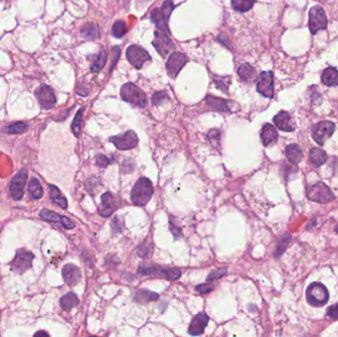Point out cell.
<instances>
[{"label":"cell","mask_w":338,"mask_h":337,"mask_svg":"<svg viewBox=\"0 0 338 337\" xmlns=\"http://www.w3.org/2000/svg\"><path fill=\"white\" fill-rule=\"evenodd\" d=\"M154 194V186L149 178L141 177L135 184L132 193L131 200L135 206H146L152 199Z\"/></svg>","instance_id":"cell-1"},{"label":"cell","mask_w":338,"mask_h":337,"mask_svg":"<svg viewBox=\"0 0 338 337\" xmlns=\"http://www.w3.org/2000/svg\"><path fill=\"white\" fill-rule=\"evenodd\" d=\"M121 98L138 108L146 107L148 99L147 95L140 88L135 86L134 83L128 82L121 88Z\"/></svg>","instance_id":"cell-2"},{"label":"cell","mask_w":338,"mask_h":337,"mask_svg":"<svg viewBox=\"0 0 338 337\" xmlns=\"http://www.w3.org/2000/svg\"><path fill=\"white\" fill-rule=\"evenodd\" d=\"M329 299L326 287L321 283H313L307 289V301L314 307L324 306Z\"/></svg>","instance_id":"cell-3"},{"label":"cell","mask_w":338,"mask_h":337,"mask_svg":"<svg viewBox=\"0 0 338 337\" xmlns=\"http://www.w3.org/2000/svg\"><path fill=\"white\" fill-rule=\"evenodd\" d=\"M138 272L142 275H151L170 281L178 280L181 277V272L177 268L165 267V266H141L138 268Z\"/></svg>","instance_id":"cell-4"},{"label":"cell","mask_w":338,"mask_h":337,"mask_svg":"<svg viewBox=\"0 0 338 337\" xmlns=\"http://www.w3.org/2000/svg\"><path fill=\"white\" fill-rule=\"evenodd\" d=\"M173 2L172 0H166L163 3L161 8L154 9L151 13V20L157 25V29L163 30L166 32H170L168 29V19L170 17V14L173 10Z\"/></svg>","instance_id":"cell-5"},{"label":"cell","mask_w":338,"mask_h":337,"mask_svg":"<svg viewBox=\"0 0 338 337\" xmlns=\"http://www.w3.org/2000/svg\"><path fill=\"white\" fill-rule=\"evenodd\" d=\"M307 197L317 203H327L334 199L331 190L322 182H316L308 187Z\"/></svg>","instance_id":"cell-6"},{"label":"cell","mask_w":338,"mask_h":337,"mask_svg":"<svg viewBox=\"0 0 338 337\" xmlns=\"http://www.w3.org/2000/svg\"><path fill=\"white\" fill-rule=\"evenodd\" d=\"M126 56L128 61L137 69L141 68V67L148 61L152 60L150 54L137 45H130L127 49Z\"/></svg>","instance_id":"cell-7"},{"label":"cell","mask_w":338,"mask_h":337,"mask_svg":"<svg viewBox=\"0 0 338 337\" xmlns=\"http://www.w3.org/2000/svg\"><path fill=\"white\" fill-rule=\"evenodd\" d=\"M309 27L313 35H315L318 31L326 29L327 18L324 10L320 6H314L309 13Z\"/></svg>","instance_id":"cell-8"},{"label":"cell","mask_w":338,"mask_h":337,"mask_svg":"<svg viewBox=\"0 0 338 337\" xmlns=\"http://www.w3.org/2000/svg\"><path fill=\"white\" fill-rule=\"evenodd\" d=\"M110 140L111 142L115 144V147L118 150H121V151H128V150L135 149L138 143L137 135H135L134 131H127L123 135L112 136L110 137Z\"/></svg>","instance_id":"cell-9"},{"label":"cell","mask_w":338,"mask_h":337,"mask_svg":"<svg viewBox=\"0 0 338 337\" xmlns=\"http://www.w3.org/2000/svg\"><path fill=\"white\" fill-rule=\"evenodd\" d=\"M170 32H166L163 30L157 29L155 34V41L153 45L157 49V51L161 55V57H166L169 51L174 47V44L169 37Z\"/></svg>","instance_id":"cell-10"},{"label":"cell","mask_w":338,"mask_h":337,"mask_svg":"<svg viewBox=\"0 0 338 337\" xmlns=\"http://www.w3.org/2000/svg\"><path fill=\"white\" fill-rule=\"evenodd\" d=\"M35 95L40 106L43 109H52L56 104V96L53 89L45 84H42L37 88Z\"/></svg>","instance_id":"cell-11"},{"label":"cell","mask_w":338,"mask_h":337,"mask_svg":"<svg viewBox=\"0 0 338 337\" xmlns=\"http://www.w3.org/2000/svg\"><path fill=\"white\" fill-rule=\"evenodd\" d=\"M334 131V123L330 121H322L313 128V137L319 146H322L326 141V139H328L333 135Z\"/></svg>","instance_id":"cell-12"},{"label":"cell","mask_w":338,"mask_h":337,"mask_svg":"<svg viewBox=\"0 0 338 337\" xmlns=\"http://www.w3.org/2000/svg\"><path fill=\"white\" fill-rule=\"evenodd\" d=\"M27 171L25 169H21L11 180L9 191L12 198L16 201H19L22 199L24 194V186L27 181Z\"/></svg>","instance_id":"cell-13"},{"label":"cell","mask_w":338,"mask_h":337,"mask_svg":"<svg viewBox=\"0 0 338 337\" xmlns=\"http://www.w3.org/2000/svg\"><path fill=\"white\" fill-rule=\"evenodd\" d=\"M34 255L33 253L26 251L24 249H20L17 251L14 260L11 263L12 271L16 273H24L32 266Z\"/></svg>","instance_id":"cell-14"},{"label":"cell","mask_w":338,"mask_h":337,"mask_svg":"<svg viewBox=\"0 0 338 337\" xmlns=\"http://www.w3.org/2000/svg\"><path fill=\"white\" fill-rule=\"evenodd\" d=\"M274 77L271 71H263L257 79V91L264 97L273 98L274 96Z\"/></svg>","instance_id":"cell-15"},{"label":"cell","mask_w":338,"mask_h":337,"mask_svg":"<svg viewBox=\"0 0 338 337\" xmlns=\"http://www.w3.org/2000/svg\"><path fill=\"white\" fill-rule=\"evenodd\" d=\"M187 63V58L180 52H173L166 63V70L171 78H175Z\"/></svg>","instance_id":"cell-16"},{"label":"cell","mask_w":338,"mask_h":337,"mask_svg":"<svg viewBox=\"0 0 338 337\" xmlns=\"http://www.w3.org/2000/svg\"><path fill=\"white\" fill-rule=\"evenodd\" d=\"M40 217L46 222L60 225L61 226L65 227L67 229H71L74 227V224L68 218L62 216V215H59V214L54 213V212L49 211V210H43L40 213Z\"/></svg>","instance_id":"cell-17"},{"label":"cell","mask_w":338,"mask_h":337,"mask_svg":"<svg viewBox=\"0 0 338 337\" xmlns=\"http://www.w3.org/2000/svg\"><path fill=\"white\" fill-rule=\"evenodd\" d=\"M209 320H210L209 316L204 313L195 315L190 323L188 333L193 336H198V335L203 334L206 326L208 325Z\"/></svg>","instance_id":"cell-18"},{"label":"cell","mask_w":338,"mask_h":337,"mask_svg":"<svg viewBox=\"0 0 338 337\" xmlns=\"http://www.w3.org/2000/svg\"><path fill=\"white\" fill-rule=\"evenodd\" d=\"M274 124L279 130L284 132H293L296 129L293 118L285 111H281L274 117Z\"/></svg>","instance_id":"cell-19"},{"label":"cell","mask_w":338,"mask_h":337,"mask_svg":"<svg viewBox=\"0 0 338 337\" xmlns=\"http://www.w3.org/2000/svg\"><path fill=\"white\" fill-rule=\"evenodd\" d=\"M205 101L210 108H212L214 110H218V111H223V112L232 111L233 107L235 106V103H233L230 100L218 98V97H215V96H212V95H208Z\"/></svg>","instance_id":"cell-20"},{"label":"cell","mask_w":338,"mask_h":337,"mask_svg":"<svg viewBox=\"0 0 338 337\" xmlns=\"http://www.w3.org/2000/svg\"><path fill=\"white\" fill-rule=\"evenodd\" d=\"M63 276L68 286L76 285L81 279V273L78 267L73 264H68L63 269Z\"/></svg>","instance_id":"cell-21"},{"label":"cell","mask_w":338,"mask_h":337,"mask_svg":"<svg viewBox=\"0 0 338 337\" xmlns=\"http://www.w3.org/2000/svg\"><path fill=\"white\" fill-rule=\"evenodd\" d=\"M101 201L102 204L99 208V214L102 217L108 218L114 213L116 209V202L114 196L111 193H104L101 197Z\"/></svg>","instance_id":"cell-22"},{"label":"cell","mask_w":338,"mask_h":337,"mask_svg":"<svg viewBox=\"0 0 338 337\" xmlns=\"http://www.w3.org/2000/svg\"><path fill=\"white\" fill-rule=\"evenodd\" d=\"M260 136H261L262 143L264 144L265 147H268V146H271V144H273L274 142L277 141L278 133H277L276 129L271 124H265L262 127Z\"/></svg>","instance_id":"cell-23"},{"label":"cell","mask_w":338,"mask_h":337,"mask_svg":"<svg viewBox=\"0 0 338 337\" xmlns=\"http://www.w3.org/2000/svg\"><path fill=\"white\" fill-rule=\"evenodd\" d=\"M321 81L325 86L335 87L338 85V70L329 67L325 68L321 74Z\"/></svg>","instance_id":"cell-24"},{"label":"cell","mask_w":338,"mask_h":337,"mask_svg":"<svg viewBox=\"0 0 338 337\" xmlns=\"http://www.w3.org/2000/svg\"><path fill=\"white\" fill-rule=\"evenodd\" d=\"M237 73L239 78L245 82H253L256 78L255 68L248 64L241 65L237 69Z\"/></svg>","instance_id":"cell-25"},{"label":"cell","mask_w":338,"mask_h":337,"mask_svg":"<svg viewBox=\"0 0 338 337\" xmlns=\"http://www.w3.org/2000/svg\"><path fill=\"white\" fill-rule=\"evenodd\" d=\"M158 298V294L146 290V289H139V290H136L134 295V300L139 304H147L152 301H157Z\"/></svg>","instance_id":"cell-26"},{"label":"cell","mask_w":338,"mask_h":337,"mask_svg":"<svg viewBox=\"0 0 338 337\" xmlns=\"http://www.w3.org/2000/svg\"><path fill=\"white\" fill-rule=\"evenodd\" d=\"M285 153H286V157L288 160L291 161L292 163L297 164L303 159V152L301 148L296 143L289 144V146L286 148Z\"/></svg>","instance_id":"cell-27"},{"label":"cell","mask_w":338,"mask_h":337,"mask_svg":"<svg viewBox=\"0 0 338 337\" xmlns=\"http://www.w3.org/2000/svg\"><path fill=\"white\" fill-rule=\"evenodd\" d=\"M81 36L85 40L93 41L100 38V30L98 25L94 23H88L81 28Z\"/></svg>","instance_id":"cell-28"},{"label":"cell","mask_w":338,"mask_h":337,"mask_svg":"<svg viewBox=\"0 0 338 337\" xmlns=\"http://www.w3.org/2000/svg\"><path fill=\"white\" fill-rule=\"evenodd\" d=\"M50 197H51V200L54 202V204L59 206L61 209L66 210L68 208V201L65 198V196L62 194V192L59 190L58 187L53 186V185L50 186Z\"/></svg>","instance_id":"cell-29"},{"label":"cell","mask_w":338,"mask_h":337,"mask_svg":"<svg viewBox=\"0 0 338 337\" xmlns=\"http://www.w3.org/2000/svg\"><path fill=\"white\" fill-rule=\"evenodd\" d=\"M310 159L315 167H318V166H321L323 163H325V161L327 160V155L323 150L315 148L311 151Z\"/></svg>","instance_id":"cell-30"},{"label":"cell","mask_w":338,"mask_h":337,"mask_svg":"<svg viewBox=\"0 0 338 337\" xmlns=\"http://www.w3.org/2000/svg\"><path fill=\"white\" fill-rule=\"evenodd\" d=\"M107 59H108L107 51L102 50L97 56H96V58H95V60L93 62V65L91 67V71L92 72H98V71H100L105 67Z\"/></svg>","instance_id":"cell-31"},{"label":"cell","mask_w":338,"mask_h":337,"mask_svg":"<svg viewBox=\"0 0 338 337\" xmlns=\"http://www.w3.org/2000/svg\"><path fill=\"white\" fill-rule=\"evenodd\" d=\"M255 0H231V6L237 12H247L252 8Z\"/></svg>","instance_id":"cell-32"},{"label":"cell","mask_w":338,"mask_h":337,"mask_svg":"<svg viewBox=\"0 0 338 337\" xmlns=\"http://www.w3.org/2000/svg\"><path fill=\"white\" fill-rule=\"evenodd\" d=\"M79 303L78 298L73 293H68L61 299V306L65 311H70Z\"/></svg>","instance_id":"cell-33"},{"label":"cell","mask_w":338,"mask_h":337,"mask_svg":"<svg viewBox=\"0 0 338 337\" xmlns=\"http://www.w3.org/2000/svg\"><path fill=\"white\" fill-rule=\"evenodd\" d=\"M29 193L30 197L33 200H38L43 197L44 191L41 186V183L37 179H32L29 184Z\"/></svg>","instance_id":"cell-34"},{"label":"cell","mask_w":338,"mask_h":337,"mask_svg":"<svg viewBox=\"0 0 338 337\" xmlns=\"http://www.w3.org/2000/svg\"><path fill=\"white\" fill-rule=\"evenodd\" d=\"M29 126L27 123L24 122H17V123H12L11 125L7 126L4 130L5 133L7 134H21L24 133L28 130Z\"/></svg>","instance_id":"cell-35"},{"label":"cell","mask_w":338,"mask_h":337,"mask_svg":"<svg viewBox=\"0 0 338 337\" xmlns=\"http://www.w3.org/2000/svg\"><path fill=\"white\" fill-rule=\"evenodd\" d=\"M126 32H127V26H126V23L122 20L117 21L112 27V34L116 38H122L123 36H125Z\"/></svg>","instance_id":"cell-36"},{"label":"cell","mask_w":338,"mask_h":337,"mask_svg":"<svg viewBox=\"0 0 338 337\" xmlns=\"http://www.w3.org/2000/svg\"><path fill=\"white\" fill-rule=\"evenodd\" d=\"M168 101H169V97H168V95L165 91H159V92H157L153 95L152 102H153V104H155L157 106L163 105L164 103H166Z\"/></svg>","instance_id":"cell-37"},{"label":"cell","mask_w":338,"mask_h":337,"mask_svg":"<svg viewBox=\"0 0 338 337\" xmlns=\"http://www.w3.org/2000/svg\"><path fill=\"white\" fill-rule=\"evenodd\" d=\"M82 114H83V109H80L77 114L75 115V118L72 122L71 125V130L72 133L74 134V135L78 136L80 134V130H81V122H82Z\"/></svg>","instance_id":"cell-38"},{"label":"cell","mask_w":338,"mask_h":337,"mask_svg":"<svg viewBox=\"0 0 338 337\" xmlns=\"http://www.w3.org/2000/svg\"><path fill=\"white\" fill-rule=\"evenodd\" d=\"M210 142L215 149L220 150L221 148V132L218 130H211L208 134Z\"/></svg>","instance_id":"cell-39"},{"label":"cell","mask_w":338,"mask_h":337,"mask_svg":"<svg viewBox=\"0 0 338 337\" xmlns=\"http://www.w3.org/2000/svg\"><path fill=\"white\" fill-rule=\"evenodd\" d=\"M152 249H153V246L150 243H146L144 242L142 245H140L137 248H136V253L140 256V257H149L152 253Z\"/></svg>","instance_id":"cell-40"},{"label":"cell","mask_w":338,"mask_h":337,"mask_svg":"<svg viewBox=\"0 0 338 337\" xmlns=\"http://www.w3.org/2000/svg\"><path fill=\"white\" fill-rule=\"evenodd\" d=\"M214 83L223 92H227L228 85H229L230 81H229V77L227 78V77H219V76H217V77L214 78Z\"/></svg>","instance_id":"cell-41"},{"label":"cell","mask_w":338,"mask_h":337,"mask_svg":"<svg viewBox=\"0 0 338 337\" xmlns=\"http://www.w3.org/2000/svg\"><path fill=\"white\" fill-rule=\"evenodd\" d=\"M113 161H114L113 158H110L104 155H98L97 157H96V163H97L99 167H102V168L109 166L110 164L113 163Z\"/></svg>","instance_id":"cell-42"},{"label":"cell","mask_w":338,"mask_h":337,"mask_svg":"<svg viewBox=\"0 0 338 337\" xmlns=\"http://www.w3.org/2000/svg\"><path fill=\"white\" fill-rule=\"evenodd\" d=\"M169 229L171 231V233L173 234L175 239H179L182 237V230L181 228L174 223L173 219H170L169 221Z\"/></svg>","instance_id":"cell-43"},{"label":"cell","mask_w":338,"mask_h":337,"mask_svg":"<svg viewBox=\"0 0 338 337\" xmlns=\"http://www.w3.org/2000/svg\"><path fill=\"white\" fill-rule=\"evenodd\" d=\"M226 273V268H221V269H217L213 272H211L209 274V276L207 277V281L208 282H211V281H214V280H217V279H220L221 277H223L224 275H225Z\"/></svg>","instance_id":"cell-44"},{"label":"cell","mask_w":338,"mask_h":337,"mask_svg":"<svg viewBox=\"0 0 338 337\" xmlns=\"http://www.w3.org/2000/svg\"><path fill=\"white\" fill-rule=\"evenodd\" d=\"M112 230L114 233H119V232H122L123 231V227H122V222L119 220L118 217H116L112 223Z\"/></svg>","instance_id":"cell-45"},{"label":"cell","mask_w":338,"mask_h":337,"mask_svg":"<svg viewBox=\"0 0 338 337\" xmlns=\"http://www.w3.org/2000/svg\"><path fill=\"white\" fill-rule=\"evenodd\" d=\"M213 289H214V287L210 284H201V285H198L196 287V290L201 294H207L210 291H212Z\"/></svg>","instance_id":"cell-46"},{"label":"cell","mask_w":338,"mask_h":337,"mask_svg":"<svg viewBox=\"0 0 338 337\" xmlns=\"http://www.w3.org/2000/svg\"><path fill=\"white\" fill-rule=\"evenodd\" d=\"M327 315L333 319H338V304L331 306L327 311Z\"/></svg>","instance_id":"cell-47"},{"label":"cell","mask_w":338,"mask_h":337,"mask_svg":"<svg viewBox=\"0 0 338 337\" xmlns=\"http://www.w3.org/2000/svg\"><path fill=\"white\" fill-rule=\"evenodd\" d=\"M35 335H36V336H38V335H45V336H47V333H46V332H44V331H40V332H37Z\"/></svg>","instance_id":"cell-48"},{"label":"cell","mask_w":338,"mask_h":337,"mask_svg":"<svg viewBox=\"0 0 338 337\" xmlns=\"http://www.w3.org/2000/svg\"><path fill=\"white\" fill-rule=\"evenodd\" d=\"M335 230H336V232H337V233H338V225H337V226H336V227H335Z\"/></svg>","instance_id":"cell-49"}]
</instances>
